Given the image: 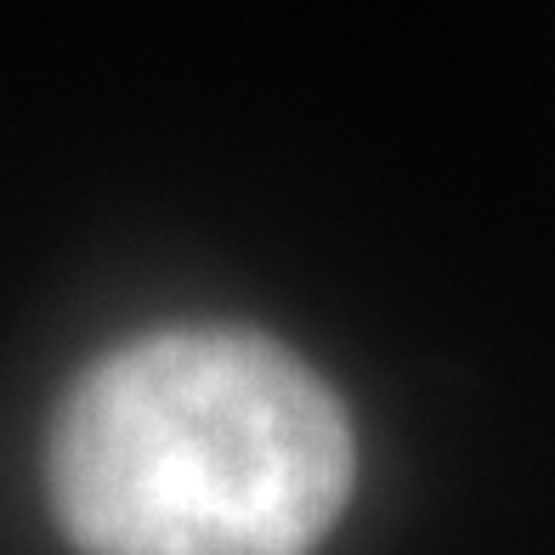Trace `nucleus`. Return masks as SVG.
<instances>
[{"label":"nucleus","instance_id":"nucleus-1","mask_svg":"<svg viewBox=\"0 0 555 555\" xmlns=\"http://www.w3.org/2000/svg\"><path fill=\"white\" fill-rule=\"evenodd\" d=\"M358 482L323 374L233 323L147 330L57 402L46 504L74 555H312Z\"/></svg>","mask_w":555,"mask_h":555}]
</instances>
